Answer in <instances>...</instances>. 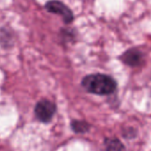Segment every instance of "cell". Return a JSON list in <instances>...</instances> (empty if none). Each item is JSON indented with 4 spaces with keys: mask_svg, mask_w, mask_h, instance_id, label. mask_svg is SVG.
<instances>
[{
    "mask_svg": "<svg viewBox=\"0 0 151 151\" xmlns=\"http://www.w3.org/2000/svg\"><path fill=\"white\" fill-rule=\"evenodd\" d=\"M81 86L88 93L106 96L111 95L115 91L117 83L111 76L96 73L84 77L81 81Z\"/></svg>",
    "mask_w": 151,
    "mask_h": 151,
    "instance_id": "obj_1",
    "label": "cell"
},
{
    "mask_svg": "<svg viewBox=\"0 0 151 151\" xmlns=\"http://www.w3.org/2000/svg\"><path fill=\"white\" fill-rule=\"evenodd\" d=\"M106 151H126L123 143L116 138H108L105 140Z\"/></svg>",
    "mask_w": 151,
    "mask_h": 151,
    "instance_id": "obj_5",
    "label": "cell"
},
{
    "mask_svg": "<svg viewBox=\"0 0 151 151\" xmlns=\"http://www.w3.org/2000/svg\"><path fill=\"white\" fill-rule=\"evenodd\" d=\"M57 111L56 104L50 100L42 99L35 106V118L42 123L48 124L53 119Z\"/></svg>",
    "mask_w": 151,
    "mask_h": 151,
    "instance_id": "obj_2",
    "label": "cell"
},
{
    "mask_svg": "<svg viewBox=\"0 0 151 151\" xmlns=\"http://www.w3.org/2000/svg\"><path fill=\"white\" fill-rule=\"evenodd\" d=\"M45 9L51 13H55L58 15H60L64 20L65 23L69 24L73 19V13L65 4H63L60 1L52 0L49 1L45 4Z\"/></svg>",
    "mask_w": 151,
    "mask_h": 151,
    "instance_id": "obj_3",
    "label": "cell"
},
{
    "mask_svg": "<svg viewBox=\"0 0 151 151\" xmlns=\"http://www.w3.org/2000/svg\"><path fill=\"white\" fill-rule=\"evenodd\" d=\"M120 58L126 65L134 67L142 64L143 54L136 49H132L126 51Z\"/></svg>",
    "mask_w": 151,
    "mask_h": 151,
    "instance_id": "obj_4",
    "label": "cell"
},
{
    "mask_svg": "<svg viewBox=\"0 0 151 151\" xmlns=\"http://www.w3.org/2000/svg\"><path fill=\"white\" fill-rule=\"evenodd\" d=\"M71 127L74 133L77 134H83L89 130L90 126L88 123L81 120H73L71 123Z\"/></svg>",
    "mask_w": 151,
    "mask_h": 151,
    "instance_id": "obj_6",
    "label": "cell"
}]
</instances>
